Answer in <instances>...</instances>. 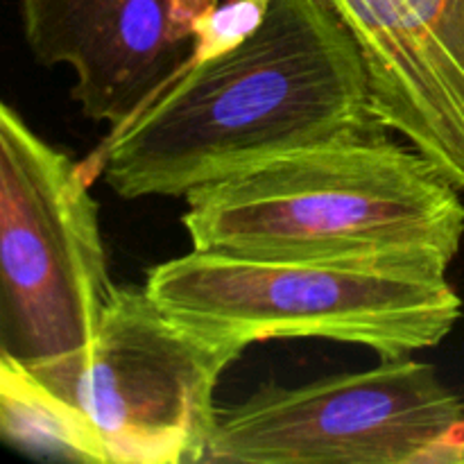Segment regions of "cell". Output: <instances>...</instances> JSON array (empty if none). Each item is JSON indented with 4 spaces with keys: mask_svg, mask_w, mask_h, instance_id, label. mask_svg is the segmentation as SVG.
<instances>
[{
    "mask_svg": "<svg viewBox=\"0 0 464 464\" xmlns=\"http://www.w3.org/2000/svg\"><path fill=\"white\" fill-rule=\"evenodd\" d=\"M376 131L385 127L338 18L320 0H270L252 36L190 62L80 166L122 199L186 198L245 168Z\"/></svg>",
    "mask_w": 464,
    "mask_h": 464,
    "instance_id": "1",
    "label": "cell"
},
{
    "mask_svg": "<svg viewBox=\"0 0 464 464\" xmlns=\"http://www.w3.org/2000/svg\"><path fill=\"white\" fill-rule=\"evenodd\" d=\"M184 199L193 249L240 258H370L449 272L464 238L460 188L385 131L245 168Z\"/></svg>",
    "mask_w": 464,
    "mask_h": 464,
    "instance_id": "2",
    "label": "cell"
},
{
    "mask_svg": "<svg viewBox=\"0 0 464 464\" xmlns=\"http://www.w3.org/2000/svg\"><path fill=\"white\" fill-rule=\"evenodd\" d=\"M143 288L172 320L245 349L317 338L388 361L438 347L462 315L447 270L406 261H263L193 249L154 266Z\"/></svg>",
    "mask_w": 464,
    "mask_h": 464,
    "instance_id": "3",
    "label": "cell"
},
{
    "mask_svg": "<svg viewBox=\"0 0 464 464\" xmlns=\"http://www.w3.org/2000/svg\"><path fill=\"white\" fill-rule=\"evenodd\" d=\"M243 352L172 320L145 288H118L93 340L25 367L62 460L199 464L218 381Z\"/></svg>",
    "mask_w": 464,
    "mask_h": 464,
    "instance_id": "4",
    "label": "cell"
},
{
    "mask_svg": "<svg viewBox=\"0 0 464 464\" xmlns=\"http://www.w3.org/2000/svg\"><path fill=\"white\" fill-rule=\"evenodd\" d=\"M91 181L0 104V358L34 365L95 338L116 295Z\"/></svg>",
    "mask_w": 464,
    "mask_h": 464,
    "instance_id": "5",
    "label": "cell"
},
{
    "mask_svg": "<svg viewBox=\"0 0 464 464\" xmlns=\"http://www.w3.org/2000/svg\"><path fill=\"white\" fill-rule=\"evenodd\" d=\"M202 464H464V399L411 356L218 408Z\"/></svg>",
    "mask_w": 464,
    "mask_h": 464,
    "instance_id": "6",
    "label": "cell"
},
{
    "mask_svg": "<svg viewBox=\"0 0 464 464\" xmlns=\"http://www.w3.org/2000/svg\"><path fill=\"white\" fill-rule=\"evenodd\" d=\"M220 3L21 0V23L41 66L71 68L82 113L118 127L188 66L199 18Z\"/></svg>",
    "mask_w": 464,
    "mask_h": 464,
    "instance_id": "7",
    "label": "cell"
},
{
    "mask_svg": "<svg viewBox=\"0 0 464 464\" xmlns=\"http://www.w3.org/2000/svg\"><path fill=\"white\" fill-rule=\"evenodd\" d=\"M356 45L372 113L464 188V0H320Z\"/></svg>",
    "mask_w": 464,
    "mask_h": 464,
    "instance_id": "8",
    "label": "cell"
},
{
    "mask_svg": "<svg viewBox=\"0 0 464 464\" xmlns=\"http://www.w3.org/2000/svg\"><path fill=\"white\" fill-rule=\"evenodd\" d=\"M267 7L270 0H222L199 18L190 62L218 57L243 44L266 21Z\"/></svg>",
    "mask_w": 464,
    "mask_h": 464,
    "instance_id": "9",
    "label": "cell"
}]
</instances>
